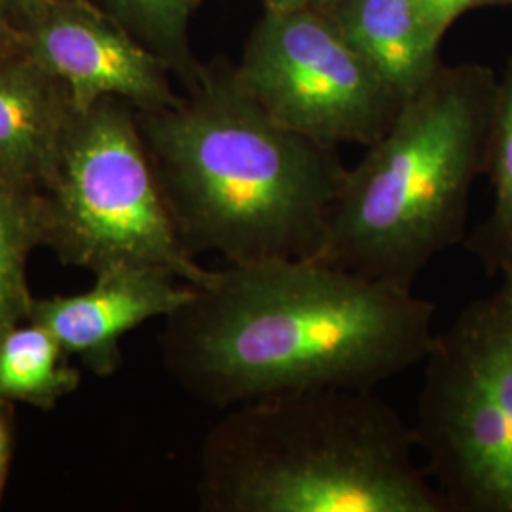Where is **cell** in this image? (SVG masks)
Segmentation results:
<instances>
[{
  "label": "cell",
  "instance_id": "obj_1",
  "mask_svg": "<svg viewBox=\"0 0 512 512\" xmlns=\"http://www.w3.org/2000/svg\"><path fill=\"white\" fill-rule=\"evenodd\" d=\"M160 336L169 374L228 410L308 389H376L420 365L435 304L315 258L213 270Z\"/></svg>",
  "mask_w": 512,
  "mask_h": 512
},
{
  "label": "cell",
  "instance_id": "obj_2",
  "mask_svg": "<svg viewBox=\"0 0 512 512\" xmlns=\"http://www.w3.org/2000/svg\"><path fill=\"white\" fill-rule=\"evenodd\" d=\"M188 90L137 110L186 251L228 264L317 255L348 175L336 147L275 124L232 73L202 71Z\"/></svg>",
  "mask_w": 512,
  "mask_h": 512
},
{
  "label": "cell",
  "instance_id": "obj_3",
  "mask_svg": "<svg viewBox=\"0 0 512 512\" xmlns=\"http://www.w3.org/2000/svg\"><path fill=\"white\" fill-rule=\"evenodd\" d=\"M200 456L207 512H448L414 427L374 389H308L224 410Z\"/></svg>",
  "mask_w": 512,
  "mask_h": 512
},
{
  "label": "cell",
  "instance_id": "obj_4",
  "mask_svg": "<svg viewBox=\"0 0 512 512\" xmlns=\"http://www.w3.org/2000/svg\"><path fill=\"white\" fill-rule=\"evenodd\" d=\"M495 86L484 67L439 69L348 169L315 260L414 289L467 236L473 184L486 169Z\"/></svg>",
  "mask_w": 512,
  "mask_h": 512
},
{
  "label": "cell",
  "instance_id": "obj_5",
  "mask_svg": "<svg viewBox=\"0 0 512 512\" xmlns=\"http://www.w3.org/2000/svg\"><path fill=\"white\" fill-rule=\"evenodd\" d=\"M37 203L40 247L65 264L93 274L118 266L162 268L190 285L213 274L179 238L137 110L122 99L76 110Z\"/></svg>",
  "mask_w": 512,
  "mask_h": 512
},
{
  "label": "cell",
  "instance_id": "obj_6",
  "mask_svg": "<svg viewBox=\"0 0 512 512\" xmlns=\"http://www.w3.org/2000/svg\"><path fill=\"white\" fill-rule=\"evenodd\" d=\"M414 431L448 512H512V275L435 334Z\"/></svg>",
  "mask_w": 512,
  "mask_h": 512
},
{
  "label": "cell",
  "instance_id": "obj_7",
  "mask_svg": "<svg viewBox=\"0 0 512 512\" xmlns=\"http://www.w3.org/2000/svg\"><path fill=\"white\" fill-rule=\"evenodd\" d=\"M232 76L275 124L329 147L374 145L404 103L311 8L266 12Z\"/></svg>",
  "mask_w": 512,
  "mask_h": 512
},
{
  "label": "cell",
  "instance_id": "obj_8",
  "mask_svg": "<svg viewBox=\"0 0 512 512\" xmlns=\"http://www.w3.org/2000/svg\"><path fill=\"white\" fill-rule=\"evenodd\" d=\"M16 27L23 52L67 88L78 112L107 97L145 112L181 99L169 86L164 59L92 0H38Z\"/></svg>",
  "mask_w": 512,
  "mask_h": 512
},
{
  "label": "cell",
  "instance_id": "obj_9",
  "mask_svg": "<svg viewBox=\"0 0 512 512\" xmlns=\"http://www.w3.org/2000/svg\"><path fill=\"white\" fill-rule=\"evenodd\" d=\"M95 285L73 296L33 298L27 321L50 330L67 355L99 376L122 363L129 330L179 310L194 293L190 283L162 268L118 266L95 274Z\"/></svg>",
  "mask_w": 512,
  "mask_h": 512
},
{
  "label": "cell",
  "instance_id": "obj_10",
  "mask_svg": "<svg viewBox=\"0 0 512 512\" xmlns=\"http://www.w3.org/2000/svg\"><path fill=\"white\" fill-rule=\"evenodd\" d=\"M74 109L67 88L25 52L0 57V181L40 194L54 175Z\"/></svg>",
  "mask_w": 512,
  "mask_h": 512
},
{
  "label": "cell",
  "instance_id": "obj_11",
  "mask_svg": "<svg viewBox=\"0 0 512 512\" xmlns=\"http://www.w3.org/2000/svg\"><path fill=\"white\" fill-rule=\"evenodd\" d=\"M332 21L403 101L439 71L440 38L416 0H338Z\"/></svg>",
  "mask_w": 512,
  "mask_h": 512
},
{
  "label": "cell",
  "instance_id": "obj_12",
  "mask_svg": "<svg viewBox=\"0 0 512 512\" xmlns=\"http://www.w3.org/2000/svg\"><path fill=\"white\" fill-rule=\"evenodd\" d=\"M54 334L37 323L0 334V401L52 410L80 385V370L67 363Z\"/></svg>",
  "mask_w": 512,
  "mask_h": 512
},
{
  "label": "cell",
  "instance_id": "obj_13",
  "mask_svg": "<svg viewBox=\"0 0 512 512\" xmlns=\"http://www.w3.org/2000/svg\"><path fill=\"white\" fill-rule=\"evenodd\" d=\"M494 190L492 211L465 239L490 277L512 275V57L495 86L486 169Z\"/></svg>",
  "mask_w": 512,
  "mask_h": 512
},
{
  "label": "cell",
  "instance_id": "obj_14",
  "mask_svg": "<svg viewBox=\"0 0 512 512\" xmlns=\"http://www.w3.org/2000/svg\"><path fill=\"white\" fill-rule=\"evenodd\" d=\"M40 247L37 194L0 181V334L27 321L33 294L27 262Z\"/></svg>",
  "mask_w": 512,
  "mask_h": 512
},
{
  "label": "cell",
  "instance_id": "obj_15",
  "mask_svg": "<svg viewBox=\"0 0 512 512\" xmlns=\"http://www.w3.org/2000/svg\"><path fill=\"white\" fill-rule=\"evenodd\" d=\"M165 65L181 74L188 88L202 74L188 50V19L198 0H92Z\"/></svg>",
  "mask_w": 512,
  "mask_h": 512
},
{
  "label": "cell",
  "instance_id": "obj_16",
  "mask_svg": "<svg viewBox=\"0 0 512 512\" xmlns=\"http://www.w3.org/2000/svg\"><path fill=\"white\" fill-rule=\"evenodd\" d=\"M420 6L423 18L427 19L429 27L437 37L442 38L446 29L456 19L473 8L476 4H482V0H416Z\"/></svg>",
  "mask_w": 512,
  "mask_h": 512
},
{
  "label": "cell",
  "instance_id": "obj_17",
  "mask_svg": "<svg viewBox=\"0 0 512 512\" xmlns=\"http://www.w3.org/2000/svg\"><path fill=\"white\" fill-rule=\"evenodd\" d=\"M16 448V416L14 404L0 401V503L10 473V463Z\"/></svg>",
  "mask_w": 512,
  "mask_h": 512
},
{
  "label": "cell",
  "instance_id": "obj_18",
  "mask_svg": "<svg viewBox=\"0 0 512 512\" xmlns=\"http://www.w3.org/2000/svg\"><path fill=\"white\" fill-rule=\"evenodd\" d=\"M21 52H23V46H21L18 27L10 19L4 18L0 14V57L21 54Z\"/></svg>",
  "mask_w": 512,
  "mask_h": 512
},
{
  "label": "cell",
  "instance_id": "obj_19",
  "mask_svg": "<svg viewBox=\"0 0 512 512\" xmlns=\"http://www.w3.org/2000/svg\"><path fill=\"white\" fill-rule=\"evenodd\" d=\"M38 0H0V14L4 18L10 19L14 25L18 23L19 18L31 10Z\"/></svg>",
  "mask_w": 512,
  "mask_h": 512
},
{
  "label": "cell",
  "instance_id": "obj_20",
  "mask_svg": "<svg viewBox=\"0 0 512 512\" xmlns=\"http://www.w3.org/2000/svg\"><path fill=\"white\" fill-rule=\"evenodd\" d=\"M266 12L272 14H283V12H294L302 8H311L315 0H262Z\"/></svg>",
  "mask_w": 512,
  "mask_h": 512
},
{
  "label": "cell",
  "instance_id": "obj_21",
  "mask_svg": "<svg viewBox=\"0 0 512 512\" xmlns=\"http://www.w3.org/2000/svg\"><path fill=\"white\" fill-rule=\"evenodd\" d=\"M512 0H482V4H509Z\"/></svg>",
  "mask_w": 512,
  "mask_h": 512
},
{
  "label": "cell",
  "instance_id": "obj_22",
  "mask_svg": "<svg viewBox=\"0 0 512 512\" xmlns=\"http://www.w3.org/2000/svg\"><path fill=\"white\" fill-rule=\"evenodd\" d=\"M338 0H315V4H334Z\"/></svg>",
  "mask_w": 512,
  "mask_h": 512
}]
</instances>
